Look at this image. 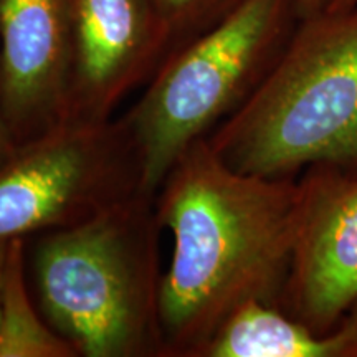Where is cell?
I'll return each mask as SVG.
<instances>
[{
  "instance_id": "277c9868",
  "label": "cell",
  "mask_w": 357,
  "mask_h": 357,
  "mask_svg": "<svg viewBox=\"0 0 357 357\" xmlns=\"http://www.w3.org/2000/svg\"><path fill=\"white\" fill-rule=\"evenodd\" d=\"M300 20L296 0H242L160 63L121 118L136 146L146 195L155 197L176 160L252 96Z\"/></svg>"
},
{
  "instance_id": "52a82bcc",
  "label": "cell",
  "mask_w": 357,
  "mask_h": 357,
  "mask_svg": "<svg viewBox=\"0 0 357 357\" xmlns=\"http://www.w3.org/2000/svg\"><path fill=\"white\" fill-rule=\"evenodd\" d=\"M70 86L66 118L111 119L169 53L153 0H68Z\"/></svg>"
},
{
  "instance_id": "7a4b0ae2",
  "label": "cell",
  "mask_w": 357,
  "mask_h": 357,
  "mask_svg": "<svg viewBox=\"0 0 357 357\" xmlns=\"http://www.w3.org/2000/svg\"><path fill=\"white\" fill-rule=\"evenodd\" d=\"M154 197L137 194L45 231L30 255L40 312L84 357L164 356Z\"/></svg>"
},
{
  "instance_id": "4fadbf2b",
  "label": "cell",
  "mask_w": 357,
  "mask_h": 357,
  "mask_svg": "<svg viewBox=\"0 0 357 357\" xmlns=\"http://www.w3.org/2000/svg\"><path fill=\"white\" fill-rule=\"evenodd\" d=\"M298 2V12H300L301 19L314 15L328 8L331 0H296Z\"/></svg>"
},
{
  "instance_id": "9c48e42d",
  "label": "cell",
  "mask_w": 357,
  "mask_h": 357,
  "mask_svg": "<svg viewBox=\"0 0 357 357\" xmlns=\"http://www.w3.org/2000/svg\"><path fill=\"white\" fill-rule=\"evenodd\" d=\"M200 357H357V307L318 334L281 307L250 301L211 339Z\"/></svg>"
},
{
  "instance_id": "5bb4252c",
  "label": "cell",
  "mask_w": 357,
  "mask_h": 357,
  "mask_svg": "<svg viewBox=\"0 0 357 357\" xmlns=\"http://www.w3.org/2000/svg\"><path fill=\"white\" fill-rule=\"evenodd\" d=\"M357 8V0H331L326 10H351Z\"/></svg>"
},
{
  "instance_id": "5b68a950",
  "label": "cell",
  "mask_w": 357,
  "mask_h": 357,
  "mask_svg": "<svg viewBox=\"0 0 357 357\" xmlns=\"http://www.w3.org/2000/svg\"><path fill=\"white\" fill-rule=\"evenodd\" d=\"M137 192L141 164L123 119L66 118L0 160V242L75 225Z\"/></svg>"
},
{
  "instance_id": "8992f818",
  "label": "cell",
  "mask_w": 357,
  "mask_h": 357,
  "mask_svg": "<svg viewBox=\"0 0 357 357\" xmlns=\"http://www.w3.org/2000/svg\"><path fill=\"white\" fill-rule=\"evenodd\" d=\"M301 202L281 310L318 334L357 307V172L312 166Z\"/></svg>"
},
{
  "instance_id": "9a60e30c",
  "label": "cell",
  "mask_w": 357,
  "mask_h": 357,
  "mask_svg": "<svg viewBox=\"0 0 357 357\" xmlns=\"http://www.w3.org/2000/svg\"><path fill=\"white\" fill-rule=\"evenodd\" d=\"M7 242H0V291H2V275H3V263H6Z\"/></svg>"
},
{
  "instance_id": "3957f363",
  "label": "cell",
  "mask_w": 357,
  "mask_h": 357,
  "mask_svg": "<svg viewBox=\"0 0 357 357\" xmlns=\"http://www.w3.org/2000/svg\"><path fill=\"white\" fill-rule=\"evenodd\" d=\"M205 139L248 176L357 172V8L301 19L260 86Z\"/></svg>"
},
{
  "instance_id": "ba28073f",
  "label": "cell",
  "mask_w": 357,
  "mask_h": 357,
  "mask_svg": "<svg viewBox=\"0 0 357 357\" xmlns=\"http://www.w3.org/2000/svg\"><path fill=\"white\" fill-rule=\"evenodd\" d=\"M68 0H0V98L17 144L66 119Z\"/></svg>"
},
{
  "instance_id": "7c38bea8",
  "label": "cell",
  "mask_w": 357,
  "mask_h": 357,
  "mask_svg": "<svg viewBox=\"0 0 357 357\" xmlns=\"http://www.w3.org/2000/svg\"><path fill=\"white\" fill-rule=\"evenodd\" d=\"M15 146L17 141L15 137H13L10 128H8L6 113H3L2 98H0V160L7 158V155L15 149Z\"/></svg>"
},
{
  "instance_id": "8fae6325",
  "label": "cell",
  "mask_w": 357,
  "mask_h": 357,
  "mask_svg": "<svg viewBox=\"0 0 357 357\" xmlns=\"http://www.w3.org/2000/svg\"><path fill=\"white\" fill-rule=\"evenodd\" d=\"M169 37L167 56L211 30L242 0H153ZM166 56V58H167Z\"/></svg>"
},
{
  "instance_id": "30bf717a",
  "label": "cell",
  "mask_w": 357,
  "mask_h": 357,
  "mask_svg": "<svg viewBox=\"0 0 357 357\" xmlns=\"http://www.w3.org/2000/svg\"><path fill=\"white\" fill-rule=\"evenodd\" d=\"M25 238L7 242L0 291V357H73V347L35 311L25 273Z\"/></svg>"
},
{
  "instance_id": "6da1fadb",
  "label": "cell",
  "mask_w": 357,
  "mask_h": 357,
  "mask_svg": "<svg viewBox=\"0 0 357 357\" xmlns=\"http://www.w3.org/2000/svg\"><path fill=\"white\" fill-rule=\"evenodd\" d=\"M300 202V181L236 172L205 137L176 160L154 197L174 242L159 296L164 356L200 357L250 301L281 307Z\"/></svg>"
}]
</instances>
